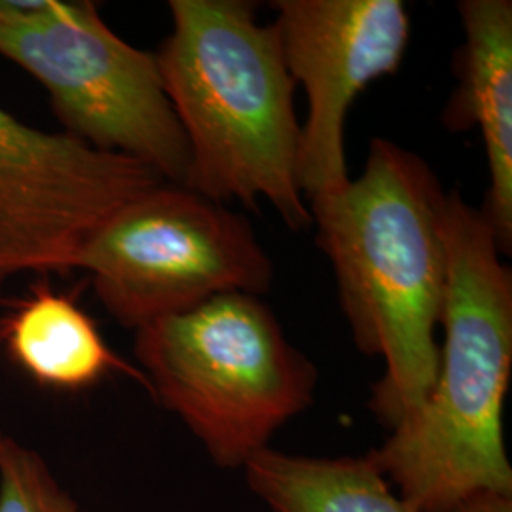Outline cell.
<instances>
[{"instance_id": "cell-1", "label": "cell", "mask_w": 512, "mask_h": 512, "mask_svg": "<svg viewBox=\"0 0 512 512\" xmlns=\"http://www.w3.org/2000/svg\"><path fill=\"white\" fill-rule=\"evenodd\" d=\"M446 196L418 154L374 139L357 179L308 202L353 342L384 361L368 406L389 431L423 403L439 370Z\"/></svg>"}, {"instance_id": "cell-2", "label": "cell", "mask_w": 512, "mask_h": 512, "mask_svg": "<svg viewBox=\"0 0 512 512\" xmlns=\"http://www.w3.org/2000/svg\"><path fill=\"white\" fill-rule=\"evenodd\" d=\"M448 285L439 370L423 403L366 452L416 512H454L478 495H512L503 408L512 372V272L480 209L444 205Z\"/></svg>"}, {"instance_id": "cell-3", "label": "cell", "mask_w": 512, "mask_h": 512, "mask_svg": "<svg viewBox=\"0 0 512 512\" xmlns=\"http://www.w3.org/2000/svg\"><path fill=\"white\" fill-rule=\"evenodd\" d=\"M169 14L156 57L190 152L183 186L213 202L270 203L294 232L313 226L298 183L296 84L274 25L245 0H171Z\"/></svg>"}, {"instance_id": "cell-4", "label": "cell", "mask_w": 512, "mask_h": 512, "mask_svg": "<svg viewBox=\"0 0 512 512\" xmlns=\"http://www.w3.org/2000/svg\"><path fill=\"white\" fill-rule=\"evenodd\" d=\"M154 401L220 469H243L311 403L317 370L256 294L226 293L135 330Z\"/></svg>"}, {"instance_id": "cell-5", "label": "cell", "mask_w": 512, "mask_h": 512, "mask_svg": "<svg viewBox=\"0 0 512 512\" xmlns=\"http://www.w3.org/2000/svg\"><path fill=\"white\" fill-rule=\"evenodd\" d=\"M0 57L50 95L65 133L183 186L190 152L156 54L116 35L88 0H0Z\"/></svg>"}, {"instance_id": "cell-6", "label": "cell", "mask_w": 512, "mask_h": 512, "mask_svg": "<svg viewBox=\"0 0 512 512\" xmlns=\"http://www.w3.org/2000/svg\"><path fill=\"white\" fill-rule=\"evenodd\" d=\"M105 310L126 329L192 310L219 294L262 296L274 264L247 217L165 183L122 205L80 249Z\"/></svg>"}, {"instance_id": "cell-7", "label": "cell", "mask_w": 512, "mask_h": 512, "mask_svg": "<svg viewBox=\"0 0 512 512\" xmlns=\"http://www.w3.org/2000/svg\"><path fill=\"white\" fill-rule=\"evenodd\" d=\"M165 184L148 165L0 107V289L25 272H69L122 205Z\"/></svg>"}, {"instance_id": "cell-8", "label": "cell", "mask_w": 512, "mask_h": 512, "mask_svg": "<svg viewBox=\"0 0 512 512\" xmlns=\"http://www.w3.org/2000/svg\"><path fill=\"white\" fill-rule=\"evenodd\" d=\"M272 21L287 71L308 95L298 183L311 202L351 181L346 116L374 80L393 74L410 42L403 0H277Z\"/></svg>"}, {"instance_id": "cell-9", "label": "cell", "mask_w": 512, "mask_h": 512, "mask_svg": "<svg viewBox=\"0 0 512 512\" xmlns=\"http://www.w3.org/2000/svg\"><path fill=\"white\" fill-rule=\"evenodd\" d=\"M465 44L458 55V88L444 109L454 131L478 128L490 186L480 207L501 255L512 249V2L461 0Z\"/></svg>"}, {"instance_id": "cell-10", "label": "cell", "mask_w": 512, "mask_h": 512, "mask_svg": "<svg viewBox=\"0 0 512 512\" xmlns=\"http://www.w3.org/2000/svg\"><path fill=\"white\" fill-rule=\"evenodd\" d=\"M0 344L33 382L54 391H82L112 372L148 391L143 372L114 353L74 298L38 283L0 321Z\"/></svg>"}, {"instance_id": "cell-11", "label": "cell", "mask_w": 512, "mask_h": 512, "mask_svg": "<svg viewBox=\"0 0 512 512\" xmlns=\"http://www.w3.org/2000/svg\"><path fill=\"white\" fill-rule=\"evenodd\" d=\"M243 471L270 512H416L366 454L310 458L266 448Z\"/></svg>"}, {"instance_id": "cell-12", "label": "cell", "mask_w": 512, "mask_h": 512, "mask_svg": "<svg viewBox=\"0 0 512 512\" xmlns=\"http://www.w3.org/2000/svg\"><path fill=\"white\" fill-rule=\"evenodd\" d=\"M0 512H88L55 478L46 459L0 427Z\"/></svg>"}, {"instance_id": "cell-13", "label": "cell", "mask_w": 512, "mask_h": 512, "mask_svg": "<svg viewBox=\"0 0 512 512\" xmlns=\"http://www.w3.org/2000/svg\"><path fill=\"white\" fill-rule=\"evenodd\" d=\"M454 512H512V495H478L459 505Z\"/></svg>"}]
</instances>
